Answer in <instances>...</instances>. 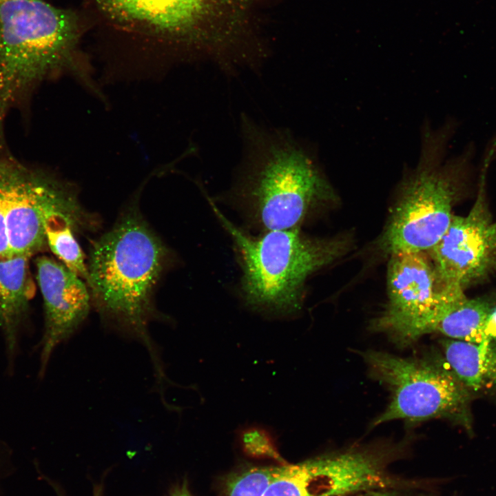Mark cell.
<instances>
[{"mask_svg":"<svg viewBox=\"0 0 496 496\" xmlns=\"http://www.w3.org/2000/svg\"><path fill=\"white\" fill-rule=\"evenodd\" d=\"M169 259L164 243L131 209L94 242L87 264L92 304L103 324L149 350L148 327L158 316L154 291Z\"/></svg>","mask_w":496,"mask_h":496,"instance_id":"1","label":"cell"},{"mask_svg":"<svg viewBox=\"0 0 496 496\" xmlns=\"http://www.w3.org/2000/svg\"><path fill=\"white\" fill-rule=\"evenodd\" d=\"M243 123L246 161L233 200L262 232L299 229L335 199L332 187L314 156L287 132Z\"/></svg>","mask_w":496,"mask_h":496,"instance_id":"2","label":"cell"},{"mask_svg":"<svg viewBox=\"0 0 496 496\" xmlns=\"http://www.w3.org/2000/svg\"><path fill=\"white\" fill-rule=\"evenodd\" d=\"M458 127L454 118L435 129L423 127L418 163L402 183L380 239V247L389 256L430 251L449 227L453 204L475 169L476 155L475 143H469L459 154L446 158Z\"/></svg>","mask_w":496,"mask_h":496,"instance_id":"3","label":"cell"},{"mask_svg":"<svg viewBox=\"0 0 496 496\" xmlns=\"http://www.w3.org/2000/svg\"><path fill=\"white\" fill-rule=\"evenodd\" d=\"M77 17L43 0H11L0 6V142L9 112L27 103L43 81L75 64Z\"/></svg>","mask_w":496,"mask_h":496,"instance_id":"4","label":"cell"},{"mask_svg":"<svg viewBox=\"0 0 496 496\" xmlns=\"http://www.w3.org/2000/svg\"><path fill=\"white\" fill-rule=\"evenodd\" d=\"M207 199L236 249L245 304L267 318L297 316L302 309L306 280L338 258L344 242L336 238H311L299 229L251 235L231 223Z\"/></svg>","mask_w":496,"mask_h":496,"instance_id":"5","label":"cell"},{"mask_svg":"<svg viewBox=\"0 0 496 496\" xmlns=\"http://www.w3.org/2000/svg\"><path fill=\"white\" fill-rule=\"evenodd\" d=\"M362 357L370 374L391 393L389 404L373 426L395 420L444 418L471 429L473 393L443 357L404 358L374 350L364 351Z\"/></svg>","mask_w":496,"mask_h":496,"instance_id":"6","label":"cell"},{"mask_svg":"<svg viewBox=\"0 0 496 496\" xmlns=\"http://www.w3.org/2000/svg\"><path fill=\"white\" fill-rule=\"evenodd\" d=\"M496 159V136L480 164L475 200L464 216H453L446 233L428 251L441 287L465 291L496 273V220L489 209L486 179Z\"/></svg>","mask_w":496,"mask_h":496,"instance_id":"7","label":"cell"},{"mask_svg":"<svg viewBox=\"0 0 496 496\" xmlns=\"http://www.w3.org/2000/svg\"><path fill=\"white\" fill-rule=\"evenodd\" d=\"M386 283V305L371 327L396 344L407 346L424 335L440 302L441 287L424 252L391 255Z\"/></svg>","mask_w":496,"mask_h":496,"instance_id":"8","label":"cell"},{"mask_svg":"<svg viewBox=\"0 0 496 496\" xmlns=\"http://www.w3.org/2000/svg\"><path fill=\"white\" fill-rule=\"evenodd\" d=\"M389 483L374 456L351 451L283 464L264 496H342Z\"/></svg>","mask_w":496,"mask_h":496,"instance_id":"9","label":"cell"},{"mask_svg":"<svg viewBox=\"0 0 496 496\" xmlns=\"http://www.w3.org/2000/svg\"><path fill=\"white\" fill-rule=\"evenodd\" d=\"M35 265L44 304V329L39 344V375L43 376L56 348L77 331L92 304L87 285L61 262L41 256Z\"/></svg>","mask_w":496,"mask_h":496,"instance_id":"10","label":"cell"},{"mask_svg":"<svg viewBox=\"0 0 496 496\" xmlns=\"http://www.w3.org/2000/svg\"><path fill=\"white\" fill-rule=\"evenodd\" d=\"M0 146L6 227L12 256L31 257L46 245L40 202L50 173L27 165Z\"/></svg>","mask_w":496,"mask_h":496,"instance_id":"11","label":"cell"},{"mask_svg":"<svg viewBox=\"0 0 496 496\" xmlns=\"http://www.w3.org/2000/svg\"><path fill=\"white\" fill-rule=\"evenodd\" d=\"M199 0H93L110 23L161 41L191 39Z\"/></svg>","mask_w":496,"mask_h":496,"instance_id":"12","label":"cell"},{"mask_svg":"<svg viewBox=\"0 0 496 496\" xmlns=\"http://www.w3.org/2000/svg\"><path fill=\"white\" fill-rule=\"evenodd\" d=\"M479 342L496 339V297L468 298L464 291L441 287L440 302L426 335Z\"/></svg>","mask_w":496,"mask_h":496,"instance_id":"13","label":"cell"},{"mask_svg":"<svg viewBox=\"0 0 496 496\" xmlns=\"http://www.w3.org/2000/svg\"><path fill=\"white\" fill-rule=\"evenodd\" d=\"M30 258L17 255L0 259V328L10 361L17 349L19 335L33 292Z\"/></svg>","mask_w":496,"mask_h":496,"instance_id":"14","label":"cell"},{"mask_svg":"<svg viewBox=\"0 0 496 496\" xmlns=\"http://www.w3.org/2000/svg\"><path fill=\"white\" fill-rule=\"evenodd\" d=\"M445 361L472 393L496 397V339L479 342L444 338Z\"/></svg>","mask_w":496,"mask_h":496,"instance_id":"15","label":"cell"},{"mask_svg":"<svg viewBox=\"0 0 496 496\" xmlns=\"http://www.w3.org/2000/svg\"><path fill=\"white\" fill-rule=\"evenodd\" d=\"M282 466H253L231 473L225 481V496H264Z\"/></svg>","mask_w":496,"mask_h":496,"instance_id":"16","label":"cell"},{"mask_svg":"<svg viewBox=\"0 0 496 496\" xmlns=\"http://www.w3.org/2000/svg\"><path fill=\"white\" fill-rule=\"evenodd\" d=\"M239 437L242 448L247 455L280 459L272 435L265 428L248 426L240 430Z\"/></svg>","mask_w":496,"mask_h":496,"instance_id":"17","label":"cell"},{"mask_svg":"<svg viewBox=\"0 0 496 496\" xmlns=\"http://www.w3.org/2000/svg\"><path fill=\"white\" fill-rule=\"evenodd\" d=\"M5 209V187L3 175L0 167V259H6L12 257L6 233Z\"/></svg>","mask_w":496,"mask_h":496,"instance_id":"18","label":"cell"},{"mask_svg":"<svg viewBox=\"0 0 496 496\" xmlns=\"http://www.w3.org/2000/svg\"><path fill=\"white\" fill-rule=\"evenodd\" d=\"M167 496H193L190 493L187 482L185 481L183 484L177 486L172 489Z\"/></svg>","mask_w":496,"mask_h":496,"instance_id":"19","label":"cell"},{"mask_svg":"<svg viewBox=\"0 0 496 496\" xmlns=\"http://www.w3.org/2000/svg\"><path fill=\"white\" fill-rule=\"evenodd\" d=\"M381 488H375L364 490L359 496H402L397 493L391 491L380 490Z\"/></svg>","mask_w":496,"mask_h":496,"instance_id":"20","label":"cell"},{"mask_svg":"<svg viewBox=\"0 0 496 496\" xmlns=\"http://www.w3.org/2000/svg\"><path fill=\"white\" fill-rule=\"evenodd\" d=\"M94 496H103L102 490L100 487L97 490H95Z\"/></svg>","mask_w":496,"mask_h":496,"instance_id":"21","label":"cell"},{"mask_svg":"<svg viewBox=\"0 0 496 496\" xmlns=\"http://www.w3.org/2000/svg\"><path fill=\"white\" fill-rule=\"evenodd\" d=\"M11 0H0V6Z\"/></svg>","mask_w":496,"mask_h":496,"instance_id":"22","label":"cell"}]
</instances>
